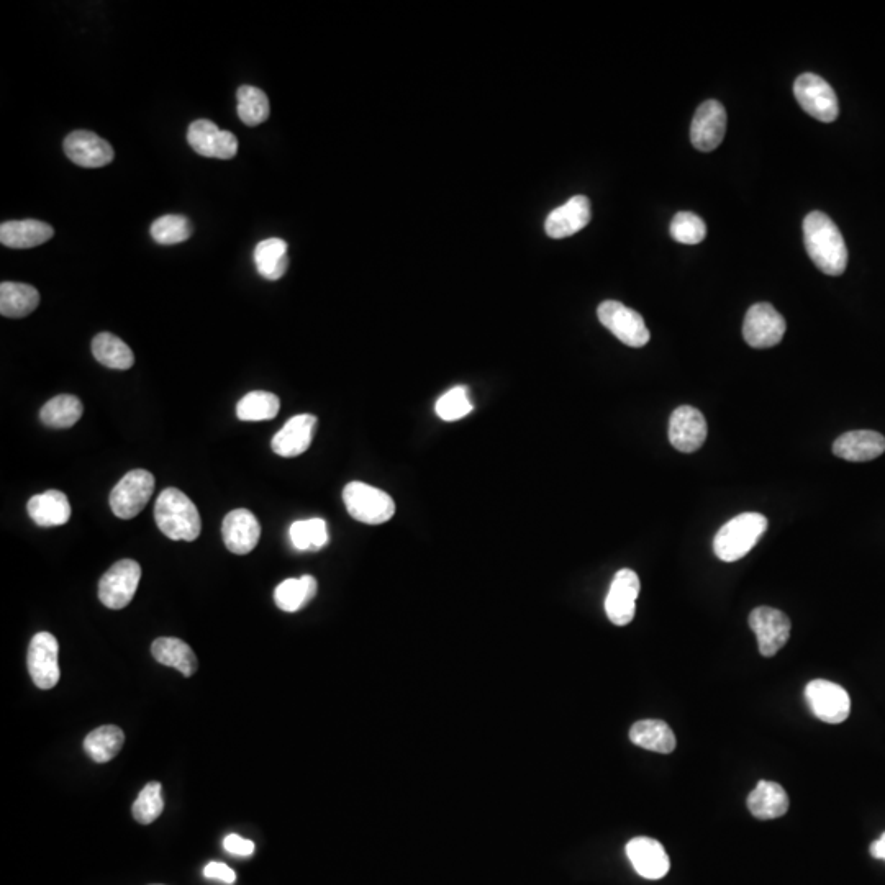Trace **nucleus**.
<instances>
[{
	"label": "nucleus",
	"mask_w": 885,
	"mask_h": 885,
	"mask_svg": "<svg viewBox=\"0 0 885 885\" xmlns=\"http://www.w3.org/2000/svg\"><path fill=\"white\" fill-rule=\"evenodd\" d=\"M804 243L808 256L822 273L841 276L848 266V248L840 228L823 212H812L804 220Z\"/></svg>",
	"instance_id": "f257e3e1"
},
{
	"label": "nucleus",
	"mask_w": 885,
	"mask_h": 885,
	"mask_svg": "<svg viewBox=\"0 0 885 885\" xmlns=\"http://www.w3.org/2000/svg\"><path fill=\"white\" fill-rule=\"evenodd\" d=\"M159 530L174 541H196L202 531V520L196 505L184 492L174 487L164 489L155 505Z\"/></svg>",
	"instance_id": "f03ea898"
},
{
	"label": "nucleus",
	"mask_w": 885,
	"mask_h": 885,
	"mask_svg": "<svg viewBox=\"0 0 885 885\" xmlns=\"http://www.w3.org/2000/svg\"><path fill=\"white\" fill-rule=\"evenodd\" d=\"M767 530V518L761 513L746 512L731 518L713 538V551L725 563L745 558Z\"/></svg>",
	"instance_id": "7ed1b4c3"
},
{
	"label": "nucleus",
	"mask_w": 885,
	"mask_h": 885,
	"mask_svg": "<svg viewBox=\"0 0 885 885\" xmlns=\"http://www.w3.org/2000/svg\"><path fill=\"white\" fill-rule=\"evenodd\" d=\"M343 502L351 517L366 525H382L394 517L391 495L364 482H350L343 491Z\"/></svg>",
	"instance_id": "20e7f679"
},
{
	"label": "nucleus",
	"mask_w": 885,
	"mask_h": 885,
	"mask_svg": "<svg viewBox=\"0 0 885 885\" xmlns=\"http://www.w3.org/2000/svg\"><path fill=\"white\" fill-rule=\"evenodd\" d=\"M155 492V476L145 469H133L110 492V509L115 517L132 520L145 510Z\"/></svg>",
	"instance_id": "39448f33"
},
{
	"label": "nucleus",
	"mask_w": 885,
	"mask_h": 885,
	"mask_svg": "<svg viewBox=\"0 0 885 885\" xmlns=\"http://www.w3.org/2000/svg\"><path fill=\"white\" fill-rule=\"evenodd\" d=\"M794 96L800 107L820 122H835L840 115L836 92L817 74L805 73L795 79Z\"/></svg>",
	"instance_id": "423d86ee"
},
{
	"label": "nucleus",
	"mask_w": 885,
	"mask_h": 885,
	"mask_svg": "<svg viewBox=\"0 0 885 885\" xmlns=\"http://www.w3.org/2000/svg\"><path fill=\"white\" fill-rule=\"evenodd\" d=\"M141 566L133 559H122L105 572L99 582V599L107 609L122 610L137 594Z\"/></svg>",
	"instance_id": "0eeeda50"
},
{
	"label": "nucleus",
	"mask_w": 885,
	"mask_h": 885,
	"mask_svg": "<svg viewBox=\"0 0 885 885\" xmlns=\"http://www.w3.org/2000/svg\"><path fill=\"white\" fill-rule=\"evenodd\" d=\"M597 317L607 330L631 348H641L651 338L643 317L617 300L602 302L597 309Z\"/></svg>",
	"instance_id": "6e6552de"
},
{
	"label": "nucleus",
	"mask_w": 885,
	"mask_h": 885,
	"mask_svg": "<svg viewBox=\"0 0 885 885\" xmlns=\"http://www.w3.org/2000/svg\"><path fill=\"white\" fill-rule=\"evenodd\" d=\"M805 699L813 715L830 725L845 722L851 713V699L848 692L835 682L825 679L808 682L805 687Z\"/></svg>",
	"instance_id": "1a4fd4ad"
},
{
	"label": "nucleus",
	"mask_w": 885,
	"mask_h": 885,
	"mask_svg": "<svg viewBox=\"0 0 885 885\" xmlns=\"http://www.w3.org/2000/svg\"><path fill=\"white\" fill-rule=\"evenodd\" d=\"M787 323L771 304L759 302L748 310L743 323V338L751 348L764 350L779 345L786 335Z\"/></svg>",
	"instance_id": "9d476101"
},
{
	"label": "nucleus",
	"mask_w": 885,
	"mask_h": 885,
	"mask_svg": "<svg viewBox=\"0 0 885 885\" xmlns=\"http://www.w3.org/2000/svg\"><path fill=\"white\" fill-rule=\"evenodd\" d=\"M58 656L59 645L55 636L48 631L33 636L28 646L27 666L38 689L50 690L58 684L61 677Z\"/></svg>",
	"instance_id": "9b49d317"
},
{
	"label": "nucleus",
	"mask_w": 885,
	"mask_h": 885,
	"mask_svg": "<svg viewBox=\"0 0 885 885\" xmlns=\"http://www.w3.org/2000/svg\"><path fill=\"white\" fill-rule=\"evenodd\" d=\"M749 628L758 638L759 653L772 658L787 645L790 620L786 613L772 607H758L749 615Z\"/></svg>",
	"instance_id": "f8f14e48"
},
{
	"label": "nucleus",
	"mask_w": 885,
	"mask_h": 885,
	"mask_svg": "<svg viewBox=\"0 0 885 885\" xmlns=\"http://www.w3.org/2000/svg\"><path fill=\"white\" fill-rule=\"evenodd\" d=\"M640 577L631 569H620L613 577L605 599V613L617 627H625L635 618L636 599L640 595Z\"/></svg>",
	"instance_id": "ddd939ff"
},
{
	"label": "nucleus",
	"mask_w": 885,
	"mask_h": 885,
	"mask_svg": "<svg viewBox=\"0 0 885 885\" xmlns=\"http://www.w3.org/2000/svg\"><path fill=\"white\" fill-rule=\"evenodd\" d=\"M727 132V110L718 100H707L695 112L690 141L699 151L710 153L722 145Z\"/></svg>",
	"instance_id": "4468645a"
},
{
	"label": "nucleus",
	"mask_w": 885,
	"mask_h": 885,
	"mask_svg": "<svg viewBox=\"0 0 885 885\" xmlns=\"http://www.w3.org/2000/svg\"><path fill=\"white\" fill-rule=\"evenodd\" d=\"M707 422L700 410L690 405H681L674 410L669 420V441L681 453H694L700 450L707 440Z\"/></svg>",
	"instance_id": "2eb2a0df"
},
{
	"label": "nucleus",
	"mask_w": 885,
	"mask_h": 885,
	"mask_svg": "<svg viewBox=\"0 0 885 885\" xmlns=\"http://www.w3.org/2000/svg\"><path fill=\"white\" fill-rule=\"evenodd\" d=\"M187 141L197 155L205 158L232 159L238 153L235 135L215 125L210 120H196L189 125Z\"/></svg>",
	"instance_id": "dca6fc26"
},
{
	"label": "nucleus",
	"mask_w": 885,
	"mask_h": 885,
	"mask_svg": "<svg viewBox=\"0 0 885 885\" xmlns=\"http://www.w3.org/2000/svg\"><path fill=\"white\" fill-rule=\"evenodd\" d=\"M63 148L66 156L81 168H104L115 158L114 148L109 141L86 130L69 133L64 138Z\"/></svg>",
	"instance_id": "f3484780"
},
{
	"label": "nucleus",
	"mask_w": 885,
	"mask_h": 885,
	"mask_svg": "<svg viewBox=\"0 0 885 885\" xmlns=\"http://www.w3.org/2000/svg\"><path fill=\"white\" fill-rule=\"evenodd\" d=\"M223 543L233 554H250L255 550L261 536V525L255 513L246 509H236L223 518Z\"/></svg>",
	"instance_id": "a211bd4d"
},
{
	"label": "nucleus",
	"mask_w": 885,
	"mask_h": 885,
	"mask_svg": "<svg viewBox=\"0 0 885 885\" xmlns=\"http://www.w3.org/2000/svg\"><path fill=\"white\" fill-rule=\"evenodd\" d=\"M627 856L633 869L648 881L663 879L671 869V859L666 849L653 838H633L627 845Z\"/></svg>",
	"instance_id": "6ab92c4d"
},
{
	"label": "nucleus",
	"mask_w": 885,
	"mask_h": 885,
	"mask_svg": "<svg viewBox=\"0 0 885 885\" xmlns=\"http://www.w3.org/2000/svg\"><path fill=\"white\" fill-rule=\"evenodd\" d=\"M318 420L315 415L302 413L295 415L277 432L271 443L274 453L282 458H295L309 450L317 430Z\"/></svg>",
	"instance_id": "aec40b11"
},
{
	"label": "nucleus",
	"mask_w": 885,
	"mask_h": 885,
	"mask_svg": "<svg viewBox=\"0 0 885 885\" xmlns=\"http://www.w3.org/2000/svg\"><path fill=\"white\" fill-rule=\"evenodd\" d=\"M590 215V200L586 196L572 197L548 215L545 223L546 235L559 240L581 232L582 228L589 225Z\"/></svg>",
	"instance_id": "412c9836"
},
{
	"label": "nucleus",
	"mask_w": 885,
	"mask_h": 885,
	"mask_svg": "<svg viewBox=\"0 0 885 885\" xmlns=\"http://www.w3.org/2000/svg\"><path fill=\"white\" fill-rule=\"evenodd\" d=\"M885 451V438L872 430H856L841 435L833 443V454L851 463H864L879 458Z\"/></svg>",
	"instance_id": "4be33fe9"
},
{
	"label": "nucleus",
	"mask_w": 885,
	"mask_h": 885,
	"mask_svg": "<svg viewBox=\"0 0 885 885\" xmlns=\"http://www.w3.org/2000/svg\"><path fill=\"white\" fill-rule=\"evenodd\" d=\"M55 230L40 220H12L0 225V243L7 248L27 250L51 240Z\"/></svg>",
	"instance_id": "5701e85b"
},
{
	"label": "nucleus",
	"mask_w": 885,
	"mask_h": 885,
	"mask_svg": "<svg viewBox=\"0 0 885 885\" xmlns=\"http://www.w3.org/2000/svg\"><path fill=\"white\" fill-rule=\"evenodd\" d=\"M28 515L38 527H59L71 518V504L61 491H46L28 500Z\"/></svg>",
	"instance_id": "b1692460"
},
{
	"label": "nucleus",
	"mask_w": 885,
	"mask_h": 885,
	"mask_svg": "<svg viewBox=\"0 0 885 885\" xmlns=\"http://www.w3.org/2000/svg\"><path fill=\"white\" fill-rule=\"evenodd\" d=\"M749 812L759 820H774L789 810V795L777 782L759 781L748 795Z\"/></svg>",
	"instance_id": "393cba45"
},
{
	"label": "nucleus",
	"mask_w": 885,
	"mask_h": 885,
	"mask_svg": "<svg viewBox=\"0 0 885 885\" xmlns=\"http://www.w3.org/2000/svg\"><path fill=\"white\" fill-rule=\"evenodd\" d=\"M151 654L159 664L177 669L184 677L194 676L199 668V661L191 646L179 638H158L151 645Z\"/></svg>",
	"instance_id": "a878e982"
},
{
	"label": "nucleus",
	"mask_w": 885,
	"mask_h": 885,
	"mask_svg": "<svg viewBox=\"0 0 885 885\" xmlns=\"http://www.w3.org/2000/svg\"><path fill=\"white\" fill-rule=\"evenodd\" d=\"M40 305V292L23 282L0 284V314L7 318H23L33 314Z\"/></svg>",
	"instance_id": "bb28decb"
},
{
	"label": "nucleus",
	"mask_w": 885,
	"mask_h": 885,
	"mask_svg": "<svg viewBox=\"0 0 885 885\" xmlns=\"http://www.w3.org/2000/svg\"><path fill=\"white\" fill-rule=\"evenodd\" d=\"M630 740L633 745L654 753L669 754L676 749V735L663 720L636 722L631 727Z\"/></svg>",
	"instance_id": "cd10ccee"
},
{
	"label": "nucleus",
	"mask_w": 885,
	"mask_h": 885,
	"mask_svg": "<svg viewBox=\"0 0 885 885\" xmlns=\"http://www.w3.org/2000/svg\"><path fill=\"white\" fill-rule=\"evenodd\" d=\"M256 269L259 276L268 281H279L289 268L287 243L281 238H268L258 243L255 248Z\"/></svg>",
	"instance_id": "c85d7f7f"
},
{
	"label": "nucleus",
	"mask_w": 885,
	"mask_h": 885,
	"mask_svg": "<svg viewBox=\"0 0 885 885\" xmlns=\"http://www.w3.org/2000/svg\"><path fill=\"white\" fill-rule=\"evenodd\" d=\"M92 354L102 366L127 371L135 364V354L125 341L112 333H99L92 340Z\"/></svg>",
	"instance_id": "c756f323"
},
{
	"label": "nucleus",
	"mask_w": 885,
	"mask_h": 885,
	"mask_svg": "<svg viewBox=\"0 0 885 885\" xmlns=\"http://www.w3.org/2000/svg\"><path fill=\"white\" fill-rule=\"evenodd\" d=\"M318 584L315 577L302 576L300 579H286L274 590V602L282 612L294 613L304 609L314 600Z\"/></svg>",
	"instance_id": "7c9ffc66"
},
{
	"label": "nucleus",
	"mask_w": 885,
	"mask_h": 885,
	"mask_svg": "<svg viewBox=\"0 0 885 885\" xmlns=\"http://www.w3.org/2000/svg\"><path fill=\"white\" fill-rule=\"evenodd\" d=\"M82 402L76 395H56L40 410L41 422L51 428H71L81 420Z\"/></svg>",
	"instance_id": "2f4dec72"
},
{
	"label": "nucleus",
	"mask_w": 885,
	"mask_h": 885,
	"mask_svg": "<svg viewBox=\"0 0 885 885\" xmlns=\"http://www.w3.org/2000/svg\"><path fill=\"white\" fill-rule=\"evenodd\" d=\"M125 743V733L115 725H104L96 728L86 736L84 751L96 763H109L120 753Z\"/></svg>",
	"instance_id": "473e14b6"
},
{
	"label": "nucleus",
	"mask_w": 885,
	"mask_h": 885,
	"mask_svg": "<svg viewBox=\"0 0 885 885\" xmlns=\"http://www.w3.org/2000/svg\"><path fill=\"white\" fill-rule=\"evenodd\" d=\"M281 409V400L276 394L255 391L246 394L236 405V417L243 422H264L273 420Z\"/></svg>",
	"instance_id": "72a5a7b5"
},
{
	"label": "nucleus",
	"mask_w": 885,
	"mask_h": 885,
	"mask_svg": "<svg viewBox=\"0 0 885 885\" xmlns=\"http://www.w3.org/2000/svg\"><path fill=\"white\" fill-rule=\"evenodd\" d=\"M236 99H238V117L248 127H258L271 115L268 96L258 87L241 86L236 92Z\"/></svg>",
	"instance_id": "f704fd0d"
},
{
	"label": "nucleus",
	"mask_w": 885,
	"mask_h": 885,
	"mask_svg": "<svg viewBox=\"0 0 885 885\" xmlns=\"http://www.w3.org/2000/svg\"><path fill=\"white\" fill-rule=\"evenodd\" d=\"M292 545L299 551H318L328 543L327 522L323 518H310L292 523Z\"/></svg>",
	"instance_id": "c9c22d12"
},
{
	"label": "nucleus",
	"mask_w": 885,
	"mask_h": 885,
	"mask_svg": "<svg viewBox=\"0 0 885 885\" xmlns=\"http://www.w3.org/2000/svg\"><path fill=\"white\" fill-rule=\"evenodd\" d=\"M192 223L184 215H163L151 225L150 233L159 245H177L192 236Z\"/></svg>",
	"instance_id": "e433bc0d"
},
{
	"label": "nucleus",
	"mask_w": 885,
	"mask_h": 885,
	"mask_svg": "<svg viewBox=\"0 0 885 885\" xmlns=\"http://www.w3.org/2000/svg\"><path fill=\"white\" fill-rule=\"evenodd\" d=\"M164 810L163 787L159 782L146 784L133 804V818L141 825H151Z\"/></svg>",
	"instance_id": "4c0bfd02"
},
{
	"label": "nucleus",
	"mask_w": 885,
	"mask_h": 885,
	"mask_svg": "<svg viewBox=\"0 0 885 885\" xmlns=\"http://www.w3.org/2000/svg\"><path fill=\"white\" fill-rule=\"evenodd\" d=\"M672 240L682 245H699L707 236V225L699 215L692 212H679L671 222Z\"/></svg>",
	"instance_id": "58836bf2"
},
{
	"label": "nucleus",
	"mask_w": 885,
	"mask_h": 885,
	"mask_svg": "<svg viewBox=\"0 0 885 885\" xmlns=\"http://www.w3.org/2000/svg\"><path fill=\"white\" fill-rule=\"evenodd\" d=\"M471 399H469L468 387H453L451 391L441 395L436 402V413L445 422H458L472 412Z\"/></svg>",
	"instance_id": "ea45409f"
},
{
	"label": "nucleus",
	"mask_w": 885,
	"mask_h": 885,
	"mask_svg": "<svg viewBox=\"0 0 885 885\" xmlns=\"http://www.w3.org/2000/svg\"><path fill=\"white\" fill-rule=\"evenodd\" d=\"M223 848L227 849L228 853L235 854V856H251V854L255 853V843L245 840V838H241L238 835H228L223 840Z\"/></svg>",
	"instance_id": "a19ab883"
},
{
	"label": "nucleus",
	"mask_w": 885,
	"mask_h": 885,
	"mask_svg": "<svg viewBox=\"0 0 885 885\" xmlns=\"http://www.w3.org/2000/svg\"><path fill=\"white\" fill-rule=\"evenodd\" d=\"M204 876L207 879H215V881L223 882V884H235L236 874L233 869L223 863H209L205 866Z\"/></svg>",
	"instance_id": "79ce46f5"
},
{
	"label": "nucleus",
	"mask_w": 885,
	"mask_h": 885,
	"mask_svg": "<svg viewBox=\"0 0 885 885\" xmlns=\"http://www.w3.org/2000/svg\"><path fill=\"white\" fill-rule=\"evenodd\" d=\"M871 856L872 858L882 859L885 861V833H882L881 838L879 840L874 841L871 845Z\"/></svg>",
	"instance_id": "37998d69"
}]
</instances>
